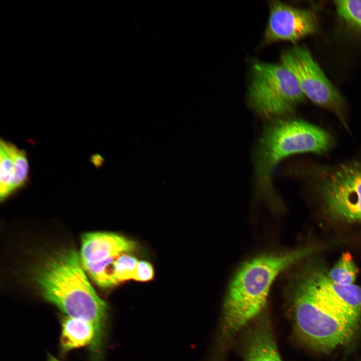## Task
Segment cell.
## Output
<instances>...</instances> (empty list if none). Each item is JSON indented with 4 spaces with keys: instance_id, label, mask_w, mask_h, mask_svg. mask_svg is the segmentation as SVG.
I'll return each instance as SVG.
<instances>
[{
    "instance_id": "cell-1",
    "label": "cell",
    "mask_w": 361,
    "mask_h": 361,
    "mask_svg": "<svg viewBox=\"0 0 361 361\" xmlns=\"http://www.w3.org/2000/svg\"><path fill=\"white\" fill-rule=\"evenodd\" d=\"M296 277L290 301L302 340L324 352L352 344L361 330V287L335 284L323 270L310 266Z\"/></svg>"
},
{
    "instance_id": "cell-2",
    "label": "cell",
    "mask_w": 361,
    "mask_h": 361,
    "mask_svg": "<svg viewBox=\"0 0 361 361\" xmlns=\"http://www.w3.org/2000/svg\"><path fill=\"white\" fill-rule=\"evenodd\" d=\"M316 249L306 247L279 254L265 255L243 264L230 284L223 305L222 341L230 339L262 311L272 284L281 272Z\"/></svg>"
},
{
    "instance_id": "cell-3",
    "label": "cell",
    "mask_w": 361,
    "mask_h": 361,
    "mask_svg": "<svg viewBox=\"0 0 361 361\" xmlns=\"http://www.w3.org/2000/svg\"><path fill=\"white\" fill-rule=\"evenodd\" d=\"M34 279L45 299L67 316L92 322L100 334L107 306L88 281L75 250H62L46 258Z\"/></svg>"
},
{
    "instance_id": "cell-4",
    "label": "cell",
    "mask_w": 361,
    "mask_h": 361,
    "mask_svg": "<svg viewBox=\"0 0 361 361\" xmlns=\"http://www.w3.org/2000/svg\"><path fill=\"white\" fill-rule=\"evenodd\" d=\"M332 144L330 134L315 125L298 119H274L265 126L254 150L257 178L268 186L274 168L284 158L297 153H323Z\"/></svg>"
},
{
    "instance_id": "cell-5",
    "label": "cell",
    "mask_w": 361,
    "mask_h": 361,
    "mask_svg": "<svg viewBox=\"0 0 361 361\" xmlns=\"http://www.w3.org/2000/svg\"><path fill=\"white\" fill-rule=\"evenodd\" d=\"M305 97L294 75L282 64L254 63L249 101L263 116L280 118L292 112Z\"/></svg>"
},
{
    "instance_id": "cell-6",
    "label": "cell",
    "mask_w": 361,
    "mask_h": 361,
    "mask_svg": "<svg viewBox=\"0 0 361 361\" xmlns=\"http://www.w3.org/2000/svg\"><path fill=\"white\" fill-rule=\"evenodd\" d=\"M316 185L323 209L330 216L361 222V163L340 165L320 177Z\"/></svg>"
},
{
    "instance_id": "cell-7",
    "label": "cell",
    "mask_w": 361,
    "mask_h": 361,
    "mask_svg": "<svg viewBox=\"0 0 361 361\" xmlns=\"http://www.w3.org/2000/svg\"><path fill=\"white\" fill-rule=\"evenodd\" d=\"M281 60L296 78L305 96L333 111L346 126L341 96L309 51L301 47H293L283 53Z\"/></svg>"
},
{
    "instance_id": "cell-8",
    "label": "cell",
    "mask_w": 361,
    "mask_h": 361,
    "mask_svg": "<svg viewBox=\"0 0 361 361\" xmlns=\"http://www.w3.org/2000/svg\"><path fill=\"white\" fill-rule=\"evenodd\" d=\"M316 28V19L311 11L294 8L280 1H272L270 4L265 40L267 42H293L313 33Z\"/></svg>"
},
{
    "instance_id": "cell-9",
    "label": "cell",
    "mask_w": 361,
    "mask_h": 361,
    "mask_svg": "<svg viewBox=\"0 0 361 361\" xmlns=\"http://www.w3.org/2000/svg\"><path fill=\"white\" fill-rule=\"evenodd\" d=\"M136 249V242L118 234L88 233L82 237L80 260L84 267L110 256L132 252Z\"/></svg>"
},
{
    "instance_id": "cell-10",
    "label": "cell",
    "mask_w": 361,
    "mask_h": 361,
    "mask_svg": "<svg viewBox=\"0 0 361 361\" xmlns=\"http://www.w3.org/2000/svg\"><path fill=\"white\" fill-rule=\"evenodd\" d=\"M246 337L245 361H282L267 318L260 319Z\"/></svg>"
},
{
    "instance_id": "cell-11",
    "label": "cell",
    "mask_w": 361,
    "mask_h": 361,
    "mask_svg": "<svg viewBox=\"0 0 361 361\" xmlns=\"http://www.w3.org/2000/svg\"><path fill=\"white\" fill-rule=\"evenodd\" d=\"M100 335L92 322L66 316L62 324L61 346L65 350L81 347L96 342Z\"/></svg>"
},
{
    "instance_id": "cell-12",
    "label": "cell",
    "mask_w": 361,
    "mask_h": 361,
    "mask_svg": "<svg viewBox=\"0 0 361 361\" xmlns=\"http://www.w3.org/2000/svg\"><path fill=\"white\" fill-rule=\"evenodd\" d=\"M0 142V198L2 201L13 194L14 155L17 147L5 140L1 139Z\"/></svg>"
},
{
    "instance_id": "cell-13",
    "label": "cell",
    "mask_w": 361,
    "mask_h": 361,
    "mask_svg": "<svg viewBox=\"0 0 361 361\" xmlns=\"http://www.w3.org/2000/svg\"><path fill=\"white\" fill-rule=\"evenodd\" d=\"M357 273V268L352 256L349 253H344L327 275L329 279L335 284L349 285L353 284Z\"/></svg>"
},
{
    "instance_id": "cell-14",
    "label": "cell",
    "mask_w": 361,
    "mask_h": 361,
    "mask_svg": "<svg viewBox=\"0 0 361 361\" xmlns=\"http://www.w3.org/2000/svg\"><path fill=\"white\" fill-rule=\"evenodd\" d=\"M14 176L12 186V193L23 188L27 184L29 177V162L26 152L17 147L14 155Z\"/></svg>"
},
{
    "instance_id": "cell-15",
    "label": "cell",
    "mask_w": 361,
    "mask_h": 361,
    "mask_svg": "<svg viewBox=\"0 0 361 361\" xmlns=\"http://www.w3.org/2000/svg\"><path fill=\"white\" fill-rule=\"evenodd\" d=\"M338 15L350 25L361 29V0L334 1Z\"/></svg>"
},
{
    "instance_id": "cell-16",
    "label": "cell",
    "mask_w": 361,
    "mask_h": 361,
    "mask_svg": "<svg viewBox=\"0 0 361 361\" xmlns=\"http://www.w3.org/2000/svg\"><path fill=\"white\" fill-rule=\"evenodd\" d=\"M138 262L135 257L126 253L118 257L115 264V276L118 284L133 279Z\"/></svg>"
},
{
    "instance_id": "cell-17",
    "label": "cell",
    "mask_w": 361,
    "mask_h": 361,
    "mask_svg": "<svg viewBox=\"0 0 361 361\" xmlns=\"http://www.w3.org/2000/svg\"><path fill=\"white\" fill-rule=\"evenodd\" d=\"M153 269L151 264L146 261H138L133 279L139 281L150 280L153 277Z\"/></svg>"
},
{
    "instance_id": "cell-18",
    "label": "cell",
    "mask_w": 361,
    "mask_h": 361,
    "mask_svg": "<svg viewBox=\"0 0 361 361\" xmlns=\"http://www.w3.org/2000/svg\"><path fill=\"white\" fill-rule=\"evenodd\" d=\"M48 361H60L55 357L53 356V355L49 356L48 358Z\"/></svg>"
},
{
    "instance_id": "cell-19",
    "label": "cell",
    "mask_w": 361,
    "mask_h": 361,
    "mask_svg": "<svg viewBox=\"0 0 361 361\" xmlns=\"http://www.w3.org/2000/svg\"><path fill=\"white\" fill-rule=\"evenodd\" d=\"M359 361H361V359Z\"/></svg>"
}]
</instances>
